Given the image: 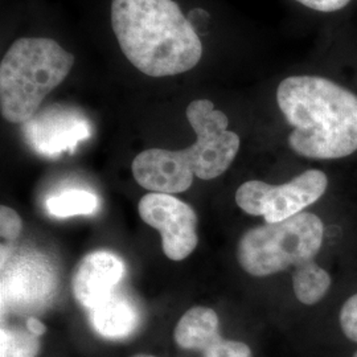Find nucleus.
<instances>
[{
	"mask_svg": "<svg viewBox=\"0 0 357 357\" xmlns=\"http://www.w3.org/2000/svg\"><path fill=\"white\" fill-rule=\"evenodd\" d=\"M90 324L106 339H125L137 330L139 312L131 299L114 293L100 306L90 310Z\"/></svg>",
	"mask_w": 357,
	"mask_h": 357,
	"instance_id": "f8f14e48",
	"label": "nucleus"
},
{
	"mask_svg": "<svg viewBox=\"0 0 357 357\" xmlns=\"http://www.w3.org/2000/svg\"><path fill=\"white\" fill-rule=\"evenodd\" d=\"M327 187L328 178L323 171L308 169L281 185L246 181L236 192V203L248 215L264 217L268 224L281 222L318 202Z\"/></svg>",
	"mask_w": 357,
	"mask_h": 357,
	"instance_id": "423d86ee",
	"label": "nucleus"
},
{
	"mask_svg": "<svg viewBox=\"0 0 357 357\" xmlns=\"http://www.w3.org/2000/svg\"><path fill=\"white\" fill-rule=\"evenodd\" d=\"M220 336V320L208 307L196 306L188 310L178 320L174 337L178 347L203 352L205 347Z\"/></svg>",
	"mask_w": 357,
	"mask_h": 357,
	"instance_id": "ddd939ff",
	"label": "nucleus"
},
{
	"mask_svg": "<svg viewBox=\"0 0 357 357\" xmlns=\"http://www.w3.org/2000/svg\"><path fill=\"white\" fill-rule=\"evenodd\" d=\"M185 115L196 134V142L183 150L193 174L202 180L218 178L240 151V137L228 130V116L208 100L190 103Z\"/></svg>",
	"mask_w": 357,
	"mask_h": 357,
	"instance_id": "39448f33",
	"label": "nucleus"
},
{
	"mask_svg": "<svg viewBox=\"0 0 357 357\" xmlns=\"http://www.w3.org/2000/svg\"><path fill=\"white\" fill-rule=\"evenodd\" d=\"M131 169L141 187L167 195L187 191L195 176L183 150H144L135 156Z\"/></svg>",
	"mask_w": 357,
	"mask_h": 357,
	"instance_id": "1a4fd4ad",
	"label": "nucleus"
},
{
	"mask_svg": "<svg viewBox=\"0 0 357 357\" xmlns=\"http://www.w3.org/2000/svg\"><path fill=\"white\" fill-rule=\"evenodd\" d=\"M132 357H155V356H150V355H137V356H132Z\"/></svg>",
	"mask_w": 357,
	"mask_h": 357,
	"instance_id": "4be33fe9",
	"label": "nucleus"
},
{
	"mask_svg": "<svg viewBox=\"0 0 357 357\" xmlns=\"http://www.w3.org/2000/svg\"><path fill=\"white\" fill-rule=\"evenodd\" d=\"M23 229V222L20 216L6 205L0 208V234L3 238L13 241L19 237Z\"/></svg>",
	"mask_w": 357,
	"mask_h": 357,
	"instance_id": "a211bd4d",
	"label": "nucleus"
},
{
	"mask_svg": "<svg viewBox=\"0 0 357 357\" xmlns=\"http://www.w3.org/2000/svg\"><path fill=\"white\" fill-rule=\"evenodd\" d=\"M142 220L160 231L165 255L181 261L197 246V217L191 206L172 195L147 193L139 203Z\"/></svg>",
	"mask_w": 357,
	"mask_h": 357,
	"instance_id": "6e6552de",
	"label": "nucleus"
},
{
	"mask_svg": "<svg viewBox=\"0 0 357 357\" xmlns=\"http://www.w3.org/2000/svg\"><path fill=\"white\" fill-rule=\"evenodd\" d=\"M112 26L125 57L146 76H178L203 57L196 28L174 0H113Z\"/></svg>",
	"mask_w": 357,
	"mask_h": 357,
	"instance_id": "f257e3e1",
	"label": "nucleus"
},
{
	"mask_svg": "<svg viewBox=\"0 0 357 357\" xmlns=\"http://www.w3.org/2000/svg\"><path fill=\"white\" fill-rule=\"evenodd\" d=\"M26 328L36 336H41L47 332V327L36 318H28L26 321Z\"/></svg>",
	"mask_w": 357,
	"mask_h": 357,
	"instance_id": "412c9836",
	"label": "nucleus"
},
{
	"mask_svg": "<svg viewBox=\"0 0 357 357\" xmlns=\"http://www.w3.org/2000/svg\"><path fill=\"white\" fill-rule=\"evenodd\" d=\"M307 8L319 13H335L349 4L351 0H295Z\"/></svg>",
	"mask_w": 357,
	"mask_h": 357,
	"instance_id": "aec40b11",
	"label": "nucleus"
},
{
	"mask_svg": "<svg viewBox=\"0 0 357 357\" xmlns=\"http://www.w3.org/2000/svg\"><path fill=\"white\" fill-rule=\"evenodd\" d=\"M331 287L330 274L314 261L295 268L293 289L299 302L312 306L320 302Z\"/></svg>",
	"mask_w": 357,
	"mask_h": 357,
	"instance_id": "4468645a",
	"label": "nucleus"
},
{
	"mask_svg": "<svg viewBox=\"0 0 357 357\" xmlns=\"http://www.w3.org/2000/svg\"><path fill=\"white\" fill-rule=\"evenodd\" d=\"M354 357H357V352L355 354V355H354Z\"/></svg>",
	"mask_w": 357,
	"mask_h": 357,
	"instance_id": "5701e85b",
	"label": "nucleus"
},
{
	"mask_svg": "<svg viewBox=\"0 0 357 357\" xmlns=\"http://www.w3.org/2000/svg\"><path fill=\"white\" fill-rule=\"evenodd\" d=\"M40 351L38 336L28 330L1 327L0 357H36Z\"/></svg>",
	"mask_w": 357,
	"mask_h": 357,
	"instance_id": "dca6fc26",
	"label": "nucleus"
},
{
	"mask_svg": "<svg viewBox=\"0 0 357 357\" xmlns=\"http://www.w3.org/2000/svg\"><path fill=\"white\" fill-rule=\"evenodd\" d=\"M203 357H253L252 351L243 342L227 340L221 335L205 347Z\"/></svg>",
	"mask_w": 357,
	"mask_h": 357,
	"instance_id": "f3484780",
	"label": "nucleus"
},
{
	"mask_svg": "<svg viewBox=\"0 0 357 357\" xmlns=\"http://www.w3.org/2000/svg\"><path fill=\"white\" fill-rule=\"evenodd\" d=\"M24 128L33 147L45 155H57L75 149L77 143L89 137V126L76 115L44 114L33 116Z\"/></svg>",
	"mask_w": 357,
	"mask_h": 357,
	"instance_id": "9b49d317",
	"label": "nucleus"
},
{
	"mask_svg": "<svg viewBox=\"0 0 357 357\" xmlns=\"http://www.w3.org/2000/svg\"><path fill=\"white\" fill-rule=\"evenodd\" d=\"M123 275V261L110 252L100 250L84 257L72 281L77 302L88 310L100 306L115 293Z\"/></svg>",
	"mask_w": 357,
	"mask_h": 357,
	"instance_id": "9d476101",
	"label": "nucleus"
},
{
	"mask_svg": "<svg viewBox=\"0 0 357 357\" xmlns=\"http://www.w3.org/2000/svg\"><path fill=\"white\" fill-rule=\"evenodd\" d=\"M75 56L48 38H17L0 64V110L11 123H26L45 97L63 84Z\"/></svg>",
	"mask_w": 357,
	"mask_h": 357,
	"instance_id": "7ed1b4c3",
	"label": "nucleus"
},
{
	"mask_svg": "<svg viewBox=\"0 0 357 357\" xmlns=\"http://www.w3.org/2000/svg\"><path fill=\"white\" fill-rule=\"evenodd\" d=\"M45 205L52 216L65 218L93 215L100 208V200L93 192L66 190L51 196Z\"/></svg>",
	"mask_w": 357,
	"mask_h": 357,
	"instance_id": "2eb2a0df",
	"label": "nucleus"
},
{
	"mask_svg": "<svg viewBox=\"0 0 357 357\" xmlns=\"http://www.w3.org/2000/svg\"><path fill=\"white\" fill-rule=\"evenodd\" d=\"M277 102L294 130L289 146L310 159H340L357 151V96L328 78L291 76Z\"/></svg>",
	"mask_w": 357,
	"mask_h": 357,
	"instance_id": "f03ea898",
	"label": "nucleus"
},
{
	"mask_svg": "<svg viewBox=\"0 0 357 357\" xmlns=\"http://www.w3.org/2000/svg\"><path fill=\"white\" fill-rule=\"evenodd\" d=\"M323 238L324 224L319 217L301 212L281 222L248 230L237 246V259L248 274L268 277L314 261Z\"/></svg>",
	"mask_w": 357,
	"mask_h": 357,
	"instance_id": "20e7f679",
	"label": "nucleus"
},
{
	"mask_svg": "<svg viewBox=\"0 0 357 357\" xmlns=\"http://www.w3.org/2000/svg\"><path fill=\"white\" fill-rule=\"evenodd\" d=\"M340 326L345 336L357 343V294L352 295L342 307Z\"/></svg>",
	"mask_w": 357,
	"mask_h": 357,
	"instance_id": "6ab92c4d",
	"label": "nucleus"
},
{
	"mask_svg": "<svg viewBox=\"0 0 357 357\" xmlns=\"http://www.w3.org/2000/svg\"><path fill=\"white\" fill-rule=\"evenodd\" d=\"M1 261V310L35 311L45 306L56 290L50 262L36 253L13 255Z\"/></svg>",
	"mask_w": 357,
	"mask_h": 357,
	"instance_id": "0eeeda50",
	"label": "nucleus"
}]
</instances>
